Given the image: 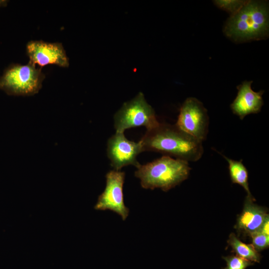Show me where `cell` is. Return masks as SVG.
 I'll use <instances>...</instances> for the list:
<instances>
[{
	"label": "cell",
	"mask_w": 269,
	"mask_h": 269,
	"mask_svg": "<svg viewBox=\"0 0 269 269\" xmlns=\"http://www.w3.org/2000/svg\"><path fill=\"white\" fill-rule=\"evenodd\" d=\"M143 151L140 141L134 142L128 139L124 133L116 132L107 142V156L115 170L133 165L137 168L140 164L137 155Z\"/></svg>",
	"instance_id": "cell-8"
},
{
	"label": "cell",
	"mask_w": 269,
	"mask_h": 269,
	"mask_svg": "<svg viewBox=\"0 0 269 269\" xmlns=\"http://www.w3.org/2000/svg\"><path fill=\"white\" fill-rule=\"evenodd\" d=\"M269 5L267 1L248 0L228 19L224 32L236 42L259 40L269 36Z\"/></svg>",
	"instance_id": "cell-2"
},
{
	"label": "cell",
	"mask_w": 269,
	"mask_h": 269,
	"mask_svg": "<svg viewBox=\"0 0 269 269\" xmlns=\"http://www.w3.org/2000/svg\"><path fill=\"white\" fill-rule=\"evenodd\" d=\"M190 169L188 161L163 155L140 165L134 175L140 179L141 186L144 189L158 188L167 191L186 179Z\"/></svg>",
	"instance_id": "cell-3"
},
{
	"label": "cell",
	"mask_w": 269,
	"mask_h": 269,
	"mask_svg": "<svg viewBox=\"0 0 269 269\" xmlns=\"http://www.w3.org/2000/svg\"><path fill=\"white\" fill-rule=\"evenodd\" d=\"M228 163L230 178L233 183L242 186L247 193V197L254 198L249 186L248 170L242 162V160H235L223 155Z\"/></svg>",
	"instance_id": "cell-12"
},
{
	"label": "cell",
	"mask_w": 269,
	"mask_h": 269,
	"mask_svg": "<svg viewBox=\"0 0 269 269\" xmlns=\"http://www.w3.org/2000/svg\"><path fill=\"white\" fill-rule=\"evenodd\" d=\"M252 83V81H245L237 86V95L231 105L233 113L241 120L248 115L259 113L264 105V91H253Z\"/></svg>",
	"instance_id": "cell-10"
},
{
	"label": "cell",
	"mask_w": 269,
	"mask_h": 269,
	"mask_svg": "<svg viewBox=\"0 0 269 269\" xmlns=\"http://www.w3.org/2000/svg\"><path fill=\"white\" fill-rule=\"evenodd\" d=\"M143 151H152L187 161L200 159L204 152L202 141L189 135L175 125L159 123L148 130L140 140Z\"/></svg>",
	"instance_id": "cell-1"
},
{
	"label": "cell",
	"mask_w": 269,
	"mask_h": 269,
	"mask_svg": "<svg viewBox=\"0 0 269 269\" xmlns=\"http://www.w3.org/2000/svg\"><path fill=\"white\" fill-rule=\"evenodd\" d=\"M159 122L155 112L146 101L142 93L124 104L114 116L116 132L124 133L128 129L144 126L147 131L156 127Z\"/></svg>",
	"instance_id": "cell-5"
},
{
	"label": "cell",
	"mask_w": 269,
	"mask_h": 269,
	"mask_svg": "<svg viewBox=\"0 0 269 269\" xmlns=\"http://www.w3.org/2000/svg\"><path fill=\"white\" fill-rule=\"evenodd\" d=\"M269 216L266 218L260 230L264 234L269 235Z\"/></svg>",
	"instance_id": "cell-17"
},
{
	"label": "cell",
	"mask_w": 269,
	"mask_h": 269,
	"mask_svg": "<svg viewBox=\"0 0 269 269\" xmlns=\"http://www.w3.org/2000/svg\"><path fill=\"white\" fill-rule=\"evenodd\" d=\"M228 243L237 256L250 262H260V255L253 246L242 242L235 234L231 233L230 235Z\"/></svg>",
	"instance_id": "cell-13"
},
{
	"label": "cell",
	"mask_w": 269,
	"mask_h": 269,
	"mask_svg": "<svg viewBox=\"0 0 269 269\" xmlns=\"http://www.w3.org/2000/svg\"><path fill=\"white\" fill-rule=\"evenodd\" d=\"M45 75L41 68L29 62L15 64L8 68L0 79V88L9 95L30 96L42 87Z\"/></svg>",
	"instance_id": "cell-4"
},
{
	"label": "cell",
	"mask_w": 269,
	"mask_h": 269,
	"mask_svg": "<svg viewBox=\"0 0 269 269\" xmlns=\"http://www.w3.org/2000/svg\"><path fill=\"white\" fill-rule=\"evenodd\" d=\"M254 198L246 197L243 210L239 216L235 228L239 233L250 235L258 232L269 215L267 209L253 202Z\"/></svg>",
	"instance_id": "cell-11"
},
{
	"label": "cell",
	"mask_w": 269,
	"mask_h": 269,
	"mask_svg": "<svg viewBox=\"0 0 269 269\" xmlns=\"http://www.w3.org/2000/svg\"><path fill=\"white\" fill-rule=\"evenodd\" d=\"M247 1L244 0H216L213 2L218 7L232 15L240 10Z\"/></svg>",
	"instance_id": "cell-14"
},
{
	"label": "cell",
	"mask_w": 269,
	"mask_h": 269,
	"mask_svg": "<svg viewBox=\"0 0 269 269\" xmlns=\"http://www.w3.org/2000/svg\"><path fill=\"white\" fill-rule=\"evenodd\" d=\"M26 49L29 62L40 68L49 64L69 66V58L61 43L32 40L27 43Z\"/></svg>",
	"instance_id": "cell-9"
},
{
	"label": "cell",
	"mask_w": 269,
	"mask_h": 269,
	"mask_svg": "<svg viewBox=\"0 0 269 269\" xmlns=\"http://www.w3.org/2000/svg\"><path fill=\"white\" fill-rule=\"evenodd\" d=\"M227 263L226 269H245L252 265L248 260L237 256H232L224 257Z\"/></svg>",
	"instance_id": "cell-16"
},
{
	"label": "cell",
	"mask_w": 269,
	"mask_h": 269,
	"mask_svg": "<svg viewBox=\"0 0 269 269\" xmlns=\"http://www.w3.org/2000/svg\"><path fill=\"white\" fill-rule=\"evenodd\" d=\"M6 1L0 0V6L5 5Z\"/></svg>",
	"instance_id": "cell-18"
},
{
	"label": "cell",
	"mask_w": 269,
	"mask_h": 269,
	"mask_svg": "<svg viewBox=\"0 0 269 269\" xmlns=\"http://www.w3.org/2000/svg\"><path fill=\"white\" fill-rule=\"evenodd\" d=\"M250 236L252 238V245L257 251H260L268 248L269 235L259 231L252 233Z\"/></svg>",
	"instance_id": "cell-15"
},
{
	"label": "cell",
	"mask_w": 269,
	"mask_h": 269,
	"mask_svg": "<svg viewBox=\"0 0 269 269\" xmlns=\"http://www.w3.org/2000/svg\"><path fill=\"white\" fill-rule=\"evenodd\" d=\"M209 117L203 104L195 98H187L180 107L175 126L203 142L208 132Z\"/></svg>",
	"instance_id": "cell-6"
},
{
	"label": "cell",
	"mask_w": 269,
	"mask_h": 269,
	"mask_svg": "<svg viewBox=\"0 0 269 269\" xmlns=\"http://www.w3.org/2000/svg\"><path fill=\"white\" fill-rule=\"evenodd\" d=\"M106 187L99 196L94 208L97 210H110L120 215L124 221L129 213L124 200L125 173L121 170H111L106 174Z\"/></svg>",
	"instance_id": "cell-7"
}]
</instances>
